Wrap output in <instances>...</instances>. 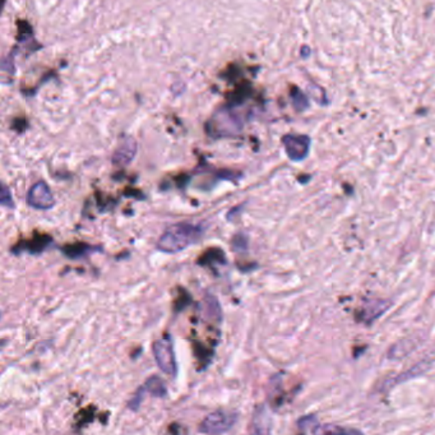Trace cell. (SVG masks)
Wrapping results in <instances>:
<instances>
[{
	"label": "cell",
	"mask_w": 435,
	"mask_h": 435,
	"mask_svg": "<svg viewBox=\"0 0 435 435\" xmlns=\"http://www.w3.org/2000/svg\"><path fill=\"white\" fill-rule=\"evenodd\" d=\"M137 155V142L135 138L127 137L119 144L118 148L112 155V162L118 167H127Z\"/></svg>",
	"instance_id": "cell-6"
},
{
	"label": "cell",
	"mask_w": 435,
	"mask_h": 435,
	"mask_svg": "<svg viewBox=\"0 0 435 435\" xmlns=\"http://www.w3.org/2000/svg\"><path fill=\"white\" fill-rule=\"evenodd\" d=\"M237 415L235 412L219 411L211 412L199 425V432L205 434H223L230 432L237 423Z\"/></svg>",
	"instance_id": "cell-2"
},
{
	"label": "cell",
	"mask_w": 435,
	"mask_h": 435,
	"mask_svg": "<svg viewBox=\"0 0 435 435\" xmlns=\"http://www.w3.org/2000/svg\"><path fill=\"white\" fill-rule=\"evenodd\" d=\"M143 388L146 392H150L151 395L155 397H165L167 393V386L160 377H151L150 379H147L144 383Z\"/></svg>",
	"instance_id": "cell-7"
},
{
	"label": "cell",
	"mask_w": 435,
	"mask_h": 435,
	"mask_svg": "<svg viewBox=\"0 0 435 435\" xmlns=\"http://www.w3.org/2000/svg\"><path fill=\"white\" fill-rule=\"evenodd\" d=\"M27 203L35 210L46 211L56 206V198L53 196L48 184L42 180L35 182L27 193Z\"/></svg>",
	"instance_id": "cell-4"
},
{
	"label": "cell",
	"mask_w": 435,
	"mask_h": 435,
	"mask_svg": "<svg viewBox=\"0 0 435 435\" xmlns=\"http://www.w3.org/2000/svg\"><path fill=\"white\" fill-rule=\"evenodd\" d=\"M203 235V228L189 222H179L170 226L160 237L157 249L164 253H179L196 244Z\"/></svg>",
	"instance_id": "cell-1"
},
{
	"label": "cell",
	"mask_w": 435,
	"mask_h": 435,
	"mask_svg": "<svg viewBox=\"0 0 435 435\" xmlns=\"http://www.w3.org/2000/svg\"><path fill=\"white\" fill-rule=\"evenodd\" d=\"M0 203L3 207H8V208H13L15 207V202H13V197H12V193L9 190L8 187L6 184L1 185V197H0Z\"/></svg>",
	"instance_id": "cell-9"
},
{
	"label": "cell",
	"mask_w": 435,
	"mask_h": 435,
	"mask_svg": "<svg viewBox=\"0 0 435 435\" xmlns=\"http://www.w3.org/2000/svg\"><path fill=\"white\" fill-rule=\"evenodd\" d=\"M282 141L287 156L293 161H301L307 157L310 147V139L307 135H286Z\"/></svg>",
	"instance_id": "cell-5"
},
{
	"label": "cell",
	"mask_w": 435,
	"mask_h": 435,
	"mask_svg": "<svg viewBox=\"0 0 435 435\" xmlns=\"http://www.w3.org/2000/svg\"><path fill=\"white\" fill-rule=\"evenodd\" d=\"M316 419L314 416H307L299 420V427L305 433H316Z\"/></svg>",
	"instance_id": "cell-8"
},
{
	"label": "cell",
	"mask_w": 435,
	"mask_h": 435,
	"mask_svg": "<svg viewBox=\"0 0 435 435\" xmlns=\"http://www.w3.org/2000/svg\"><path fill=\"white\" fill-rule=\"evenodd\" d=\"M152 351H153L156 364L161 369V372L175 377L178 373V364H176V357H175L171 340L167 337V339L156 341L152 345Z\"/></svg>",
	"instance_id": "cell-3"
}]
</instances>
